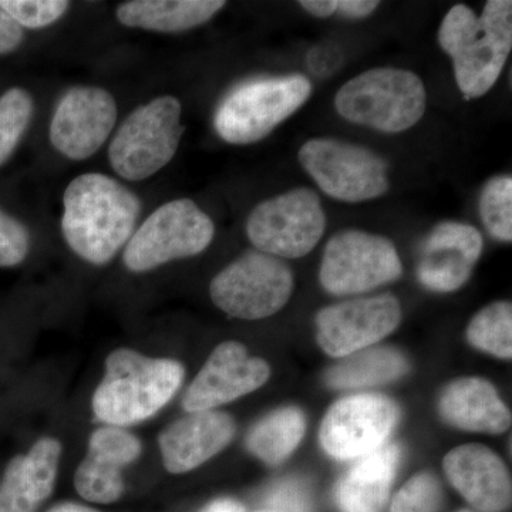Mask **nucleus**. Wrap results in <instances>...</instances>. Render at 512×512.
<instances>
[{
  "label": "nucleus",
  "instance_id": "393cba45",
  "mask_svg": "<svg viewBox=\"0 0 512 512\" xmlns=\"http://www.w3.org/2000/svg\"><path fill=\"white\" fill-rule=\"evenodd\" d=\"M467 339L474 348L500 357L512 356V306L510 302H493L471 319Z\"/></svg>",
  "mask_w": 512,
  "mask_h": 512
},
{
  "label": "nucleus",
  "instance_id": "20e7f679",
  "mask_svg": "<svg viewBox=\"0 0 512 512\" xmlns=\"http://www.w3.org/2000/svg\"><path fill=\"white\" fill-rule=\"evenodd\" d=\"M335 107L350 123L382 133H402L416 126L426 113V87L409 70L379 67L343 84L336 93Z\"/></svg>",
  "mask_w": 512,
  "mask_h": 512
},
{
  "label": "nucleus",
  "instance_id": "ea45409f",
  "mask_svg": "<svg viewBox=\"0 0 512 512\" xmlns=\"http://www.w3.org/2000/svg\"><path fill=\"white\" fill-rule=\"evenodd\" d=\"M252 512H278V511H272V510H268V508H266V510H259V511H252Z\"/></svg>",
  "mask_w": 512,
  "mask_h": 512
},
{
  "label": "nucleus",
  "instance_id": "f03ea898",
  "mask_svg": "<svg viewBox=\"0 0 512 512\" xmlns=\"http://www.w3.org/2000/svg\"><path fill=\"white\" fill-rule=\"evenodd\" d=\"M439 45L454 64L460 92L478 99L500 79L512 49V2L488 0L477 16L467 5L448 10L439 29Z\"/></svg>",
  "mask_w": 512,
  "mask_h": 512
},
{
  "label": "nucleus",
  "instance_id": "39448f33",
  "mask_svg": "<svg viewBox=\"0 0 512 512\" xmlns=\"http://www.w3.org/2000/svg\"><path fill=\"white\" fill-rule=\"evenodd\" d=\"M311 94L312 84L302 74L248 80L222 99L215 131L229 144L256 143L301 109Z\"/></svg>",
  "mask_w": 512,
  "mask_h": 512
},
{
  "label": "nucleus",
  "instance_id": "72a5a7b5",
  "mask_svg": "<svg viewBox=\"0 0 512 512\" xmlns=\"http://www.w3.org/2000/svg\"><path fill=\"white\" fill-rule=\"evenodd\" d=\"M343 62V53L335 43H320L308 55L309 70L315 76L326 77L335 73Z\"/></svg>",
  "mask_w": 512,
  "mask_h": 512
},
{
  "label": "nucleus",
  "instance_id": "aec40b11",
  "mask_svg": "<svg viewBox=\"0 0 512 512\" xmlns=\"http://www.w3.org/2000/svg\"><path fill=\"white\" fill-rule=\"evenodd\" d=\"M439 410L448 424L464 431L501 434L511 427L510 409L493 384L478 377H461L447 384Z\"/></svg>",
  "mask_w": 512,
  "mask_h": 512
},
{
  "label": "nucleus",
  "instance_id": "7c9ffc66",
  "mask_svg": "<svg viewBox=\"0 0 512 512\" xmlns=\"http://www.w3.org/2000/svg\"><path fill=\"white\" fill-rule=\"evenodd\" d=\"M69 6L66 0H0V9L22 29L47 28L62 18Z\"/></svg>",
  "mask_w": 512,
  "mask_h": 512
},
{
  "label": "nucleus",
  "instance_id": "473e14b6",
  "mask_svg": "<svg viewBox=\"0 0 512 512\" xmlns=\"http://www.w3.org/2000/svg\"><path fill=\"white\" fill-rule=\"evenodd\" d=\"M268 510L278 512H311V498L301 483L295 480L281 481L266 495Z\"/></svg>",
  "mask_w": 512,
  "mask_h": 512
},
{
  "label": "nucleus",
  "instance_id": "4c0bfd02",
  "mask_svg": "<svg viewBox=\"0 0 512 512\" xmlns=\"http://www.w3.org/2000/svg\"><path fill=\"white\" fill-rule=\"evenodd\" d=\"M200 512H245V507L234 498H218Z\"/></svg>",
  "mask_w": 512,
  "mask_h": 512
},
{
  "label": "nucleus",
  "instance_id": "2f4dec72",
  "mask_svg": "<svg viewBox=\"0 0 512 512\" xmlns=\"http://www.w3.org/2000/svg\"><path fill=\"white\" fill-rule=\"evenodd\" d=\"M30 249L29 229L0 210V268L22 264Z\"/></svg>",
  "mask_w": 512,
  "mask_h": 512
},
{
  "label": "nucleus",
  "instance_id": "bb28decb",
  "mask_svg": "<svg viewBox=\"0 0 512 512\" xmlns=\"http://www.w3.org/2000/svg\"><path fill=\"white\" fill-rule=\"evenodd\" d=\"M35 111L29 92L13 87L0 96V167L8 163L25 136Z\"/></svg>",
  "mask_w": 512,
  "mask_h": 512
},
{
  "label": "nucleus",
  "instance_id": "423d86ee",
  "mask_svg": "<svg viewBox=\"0 0 512 512\" xmlns=\"http://www.w3.org/2000/svg\"><path fill=\"white\" fill-rule=\"evenodd\" d=\"M180 100L161 96L137 107L121 123L109 147L111 167L128 181L153 177L173 160L184 136Z\"/></svg>",
  "mask_w": 512,
  "mask_h": 512
},
{
  "label": "nucleus",
  "instance_id": "a878e982",
  "mask_svg": "<svg viewBox=\"0 0 512 512\" xmlns=\"http://www.w3.org/2000/svg\"><path fill=\"white\" fill-rule=\"evenodd\" d=\"M121 471L120 464L87 451L74 474V487L80 497L90 503H116L126 490Z\"/></svg>",
  "mask_w": 512,
  "mask_h": 512
},
{
  "label": "nucleus",
  "instance_id": "4be33fe9",
  "mask_svg": "<svg viewBox=\"0 0 512 512\" xmlns=\"http://www.w3.org/2000/svg\"><path fill=\"white\" fill-rule=\"evenodd\" d=\"M225 5L222 0H130L116 15L127 28L180 33L210 22Z\"/></svg>",
  "mask_w": 512,
  "mask_h": 512
},
{
  "label": "nucleus",
  "instance_id": "9b49d317",
  "mask_svg": "<svg viewBox=\"0 0 512 512\" xmlns=\"http://www.w3.org/2000/svg\"><path fill=\"white\" fill-rule=\"evenodd\" d=\"M402 272V261L390 239L348 229L326 244L319 279L332 295L349 296L392 284Z\"/></svg>",
  "mask_w": 512,
  "mask_h": 512
},
{
  "label": "nucleus",
  "instance_id": "cd10ccee",
  "mask_svg": "<svg viewBox=\"0 0 512 512\" xmlns=\"http://www.w3.org/2000/svg\"><path fill=\"white\" fill-rule=\"evenodd\" d=\"M480 217L491 237L512 241V178L498 175L487 181L481 191Z\"/></svg>",
  "mask_w": 512,
  "mask_h": 512
},
{
  "label": "nucleus",
  "instance_id": "9d476101",
  "mask_svg": "<svg viewBox=\"0 0 512 512\" xmlns=\"http://www.w3.org/2000/svg\"><path fill=\"white\" fill-rule=\"evenodd\" d=\"M326 214L319 195L299 187L256 205L247 221V235L256 251L296 259L319 244Z\"/></svg>",
  "mask_w": 512,
  "mask_h": 512
},
{
  "label": "nucleus",
  "instance_id": "c85d7f7f",
  "mask_svg": "<svg viewBox=\"0 0 512 512\" xmlns=\"http://www.w3.org/2000/svg\"><path fill=\"white\" fill-rule=\"evenodd\" d=\"M87 451L109 458L124 468L140 457L141 441L123 427L104 426L93 431Z\"/></svg>",
  "mask_w": 512,
  "mask_h": 512
},
{
  "label": "nucleus",
  "instance_id": "5701e85b",
  "mask_svg": "<svg viewBox=\"0 0 512 512\" xmlns=\"http://www.w3.org/2000/svg\"><path fill=\"white\" fill-rule=\"evenodd\" d=\"M343 359L325 376L326 384L335 390L379 386L400 379L410 370L406 356L393 348H367Z\"/></svg>",
  "mask_w": 512,
  "mask_h": 512
},
{
  "label": "nucleus",
  "instance_id": "c9c22d12",
  "mask_svg": "<svg viewBox=\"0 0 512 512\" xmlns=\"http://www.w3.org/2000/svg\"><path fill=\"white\" fill-rule=\"evenodd\" d=\"M379 5V2L373 0H338L336 12L345 18L363 19L372 15Z\"/></svg>",
  "mask_w": 512,
  "mask_h": 512
},
{
  "label": "nucleus",
  "instance_id": "f8f14e48",
  "mask_svg": "<svg viewBox=\"0 0 512 512\" xmlns=\"http://www.w3.org/2000/svg\"><path fill=\"white\" fill-rule=\"evenodd\" d=\"M399 421V409L389 397L355 394L333 404L320 426L323 450L338 460H353L387 444Z\"/></svg>",
  "mask_w": 512,
  "mask_h": 512
},
{
  "label": "nucleus",
  "instance_id": "a19ab883",
  "mask_svg": "<svg viewBox=\"0 0 512 512\" xmlns=\"http://www.w3.org/2000/svg\"><path fill=\"white\" fill-rule=\"evenodd\" d=\"M460 512H470V511H460Z\"/></svg>",
  "mask_w": 512,
  "mask_h": 512
},
{
  "label": "nucleus",
  "instance_id": "f3484780",
  "mask_svg": "<svg viewBox=\"0 0 512 512\" xmlns=\"http://www.w3.org/2000/svg\"><path fill=\"white\" fill-rule=\"evenodd\" d=\"M237 424L218 410L188 413L175 420L158 437L165 470L190 473L220 454L234 440Z\"/></svg>",
  "mask_w": 512,
  "mask_h": 512
},
{
  "label": "nucleus",
  "instance_id": "6ab92c4d",
  "mask_svg": "<svg viewBox=\"0 0 512 512\" xmlns=\"http://www.w3.org/2000/svg\"><path fill=\"white\" fill-rule=\"evenodd\" d=\"M62 443L42 437L9 461L0 481V512H36L55 490Z\"/></svg>",
  "mask_w": 512,
  "mask_h": 512
},
{
  "label": "nucleus",
  "instance_id": "b1692460",
  "mask_svg": "<svg viewBox=\"0 0 512 512\" xmlns=\"http://www.w3.org/2000/svg\"><path fill=\"white\" fill-rule=\"evenodd\" d=\"M305 429V416L298 407L275 410L249 431L248 451L268 466H278L301 444Z\"/></svg>",
  "mask_w": 512,
  "mask_h": 512
},
{
  "label": "nucleus",
  "instance_id": "ddd939ff",
  "mask_svg": "<svg viewBox=\"0 0 512 512\" xmlns=\"http://www.w3.org/2000/svg\"><path fill=\"white\" fill-rule=\"evenodd\" d=\"M402 316L399 299L390 293L336 303L316 315V340L323 352L343 359L389 336Z\"/></svg>",
  "mask_w": 512,
  "mask_h": 512
},
{
  "label": "nucleus",
  "instance_id": "f704fd0d",
  "mask_svg": "<svg viewBox=\"0 0 512 512\" xmlns=\"http://www.w3.org/2000/svg\"><path fill=\"white\" fill-rule=\"evenodd\" d=\"M23 42V29L0 9V55L15 52Z\"/></svg>",
  "mask_w": 512,
  "mask_h": 512
},
{
  "label": "nucleus",
  "instance_id": "0eeeda50",
  "mask_svg": "<svg viewBox=\"0 0 512 512\" xmlns=\"http://www.w3.org/2000/svg\"><path fill=\"white\" fill-rule=\"evenodd\" d=\"M211 218L188 198L165 202L147 218L124 247L128 271L143 274L177 259L204 252L214 239Z\"/></svg>",
  "mask_w": 512,
  "mask_h": 512
},
{
  "label": "nucleus",
  "instance_id": "4468645a",
  "mask_svg": "<svg viewBox=\"0 0 512 512\" xmlns=\"http://www.w3.org/2000/svg\"><path fill=\"white\" fill-rule=\"evenodd\" d=\"M116 121V100L106 89L73 87L57 104L50 123V141L64 157L86 160L103 147Z\"/></svg>",
  "mask_w": 512,
  "mask_h": 512
},
{
  "label": "nucleus",
  "instance_id": "1a4fd4ad",
  "mask_svg": "<svg viewBox=\"0 0 512 512\" xmlns=\"http://www.w3.org/2000/svg\"><path fill=\"white\" fill-rule=\"evenodd\" d=\"M299 161L320 190L335 200H375L390 188L389 164L384 158L346 141L313 138L299 150Z\"/></svg>",
  "mask_w": 512,
  "mask_h": 512
},
{
  "label": "nucleus",
  "instance_id": "6e6552de",
  "mask_svg": "<svg viewBox=\"0 0 512 512\" xmlns=\"http://www.w3.org/2000/svg\"><path fill=\"white\" fill-rule=\"evenodd\" d=\"M293 292L291 268L276 256L249 251L215 276L212 302L232 318L259 320L281 311Z\"/></svg>",
  "mask_w": 512,
  "mask_h": 512
},
{
  "label": "nucleus",
  "instance_id": "7ed1b4c3",
  "mask_svg": "<svg viewBox=\"0 0 512 512\" xmlns=\"http://www.w3.org/2000/svg\"><path fill=\"white\" fill-rule=\"evenodd\" d=\"M184 375L178 360L116 349L107 356L103 379L93 394L94 416L106 426L123 429L151 419L180 390Z\"/></svg>",
  "mask_w": 512,
  "mask_h": 512
},
{
  "label": "nucleus",
  "instance_id": "a211bd4d",
  "mask_svg": "<svg viewBox=\"0 0 512 512\" xmlns=\"http://www.w3.org/2000/svg\"><path fill=\"white\" fill-rule=\"evenodd\" d=\"M444 473L468 504L481 512H503L512 500L511 477L500 457L481 444H466L444 457Z\"/></svg>",
  "mask_w": 512,
  "mask_h": 512
},
{
  "label": "nucleus",
  "instance_id": "dca6fc26",
  "mask_svg": "<svg viewBox=\"0 0 512 512\" xmlns=\"http://www.w3.org/2000/svg\"><path fill=\"white\" fill-rule=\"evenodd\" d=\"M483 247L481 232L473 225L441 222L421 244L417 278L433 292L457 291L473 274Z\"/></svg>",
  "mask_w": 512,
  "mask_h": 512
},
{
  "label": "nucleus",
  "instance_id": "f257e3e1",
  "mask_svg": "<svg viewBox=\"0 0 512 512\" xmlns=\"http://www.w3.org/2000/svg\"><path fill=\"white\" fill-rule=\"evenodd\" d=\"M63 237L70 249L93 265H106L133 237L140 198L109 175L82 174L63 195Z\"/></svg>",
  "mask_w": 512,
  "mask_h": 512
},
{
  "label": "nucleus",
  "instance_id": "58836bf2",
  "mask_svg": "<svg viewBox=\"0 0 512 512\" xmlns=\"http://www.w3.org/2000/svg\"><path fill=\"white\" fill-rule=\"evenodd\" d=\"M47 512H99L93 510V508L87 507V505L77 503H62L57 504L55 507L50 508Z\"/></svg>",
  "mask_w": 512,
  "mask_h": 512
},
{
  "label": "nucleus",
  "instance_id": "412c9836",
  "mask_svg": "<svg viewBox=\"0 0 512 512\" xmlns=\"http://www.w3.org/2000/svg\"><path fill=\"white\" fill-rule=\"evenodd\" d=\"M400 448L384 444L360 457L338 481L335 500L342 512H383L399 466Z\"/></svg>",
  "mask_w": 512,
  "mask_h": 512
},
{
  "label": "nucleus",
  "instance_id": "e433bc0d",
  "mask_svg": "<svg viewBox=\"0 0 512 512\" xmlns=\"http://www.w3.org/2000/svg\"><path fill=\"white\" fill-rule=\"evenodd\" d=\"M299 6L315 16V18L325 19L335 15L336 8H338V0H303L299 2Z\"/></svg>",
  "mask_w": 512,
  "mask_h": 512
},
{
  "label": "nucleus",
  "instance_id": "c756f323",
  "mask_svg": "<svg viewBox=\"0 0 512 512\" xmlns=\"http://www.w3.org/2000/svg\"><path fill=\"white\" fill-rule=\"evenodd\" d=\"M441 500L439 480L431 473H420L396 494L389 512H439Z\"/></svg>",
  "mask_w": 512,
  "mask_h": 512
},
{
  "label": "nucleus",
  "instance_id": "2eb2a0df",
  "mask_svg": "<svg viewBox=\"0 0 512 512\" xmlns=\"http://www.w3.org/2000/svg\"><path fill=\"white\" fill-rule=\"evenodd\" d=\"M271 377V367L261 357L249 356L235 340L221 343L208 357L183 397L187 413L215 410L255 392Z\"/></svg>",
  "mask_w": 512,
  "mask_h": 512
}]
</instances>
